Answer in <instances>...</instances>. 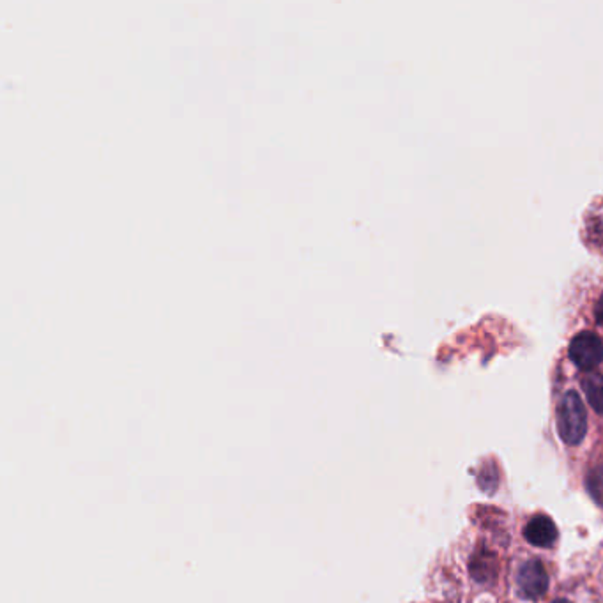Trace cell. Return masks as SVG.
Listing matches in <instances>:
<instances>
[{"mask_svg":"<svg viewBox=\"0 0 603 603\" xmlns=\"http://www.w3.org/2000/svg\"><path fill=\"white\" fill-rule=\"evenodd\" d=\"M558 430L567 445H579L588 432V414L583 398L568 391L558 406Z\"/></svg>","mask_w":603,"mask_h":603,"instance_id":"obj_1","label":"cell"},{"mask_svg":"<svg viewBox=\"0 0 603 603\" xmlns=\"http://www.w3.org/2000/svg\"><path fill=\"white\" fill-rule=\"evenodd\" d=\"M570 359L581 370H595L603 361V342L593 331L579 333L570 343Z\"/></svg>","mask_w":603,"mask_h":603,"instance_id":"obj_2","label":"cell"},{"mask_svg":"<svg viewBox=\"0 0 603 603\" xmlns=\"http://www.w3.org/2000/svg\"><path fill=\"white\" fill-rule=\"evenodd\" d=\"M517 583H519V590L522 593V597L526 599H540L547 588H549V575L543 568V565L540 561H527L526 565H522L520 572H519V577H517Z\"/></svg>","mask_w":603,"mask_h":603,"instance_id":"obj_3","label":"cell"},{"mask_svg":"<svg viewBox=\"0 0 603 603\" xmlns=\"http://www.w3.org/2000/svg\"><path fill=\"white\" fill-rule=\"evenodd\" d=\"M524 536L536 547H549L558 540V527L547 515H536L526 526Z\"/></svg>","mask_w":603,"mask_h":603,"instance_id":"obj_4","label":"cell"},{"mask_svg":"<svg viewBox=\"0 0 603 603\" xmlns=\"http://www.w3.org/2000/svg\"><path fill=\"white\" fill-rule=\"evenodd\" d=\"M583 388H584V393H586L588 402L591 404V407L599 414H603V375H600V374H590L583 381Z\"/></svg>","mask_w":603,"mask_h":603,"instance_id":"obj_5","label":"cell"},{"mask_svg":"<svg viewBox=\"0 0 603 603\" xmlns=\"http://www.w3.org/2000/svg\"><path fill=\"white\" fill-rule=\"evenodd\" d=\"M595 317H597V322L603 326V294L600 296V300L597 302V308H595Z\"/></svg>","mask_w":603,"mask_h":603,"instance_id":"obj_6","label":"cell"},{"mask_svg":"<svg viewBox=\"0 0 603 603\" xmlns=\"http://www.w3.org/2000/svg\"><path fill=\"white\" fill-rule=\"evenodd\" d=\"M554 603H572V602H568V600H556V602Z\"/></svg>","mask_w":603,"mask_h":603,"instance_id":"obj_7","label":"cell"}]
</instances>
